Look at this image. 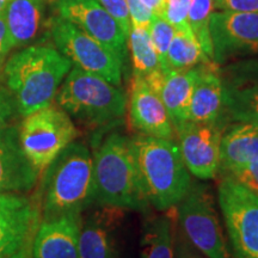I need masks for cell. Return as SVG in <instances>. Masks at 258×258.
Segmentation results:
<instances>
[{
  "mask_svg": "<svg viewBox=\"0 0 258 258\" xmlns=\"http://www.w3.org/2000/svg\"><path fill=\"white\" fill-rule=\"evenodd\" d=\"M72 67L55 47L47 44H31L10 56L3 66V78L19 116L50 105Z\"/></svg>",
  "mask_w": 258,
  "mask_h": 258,
  "instance_id": "6da1fadb",
  "label": "cell"
},
{
  "mask_svg": "<svg viewBox=\"0 0 258 258\" xmlns=\"http://www.w3.org/2000/svg\"><path fill=\"white\" fill-rule=\"evenodd\" d=\"M41 176L36 200L42 220L82 214L95 202L93 158L83 143L69 145Z\"/></svg>",
  "mask_w": 258,
  "mask_h": 258,
  "instance_id": "7a4b0ae2",
  "label": "cell"
},
{
  "mask_svg": "<svg viewBox=\"0 0 258 258\" xmlns=\"http://www.w3.org/2000/svg\"><path fill=\"white\" fill-rule=\"evenodd\" d=\"M129 141L148 205L160 212L178 205L191 184L178 145L170 139L140 133Z\"/></svg>",
  "mask_w": 258,
  "mask_h": 258,
  "instance_id": "3957f363",
  "label": "cell"
},
{
  "mask_svg": "<svg viewBox=\"0 0 258 258\" xmlns=\"http://www.w3.org/2000/svg\"><path fill=\"white\" fill-rule=\"evenodd\" d=\"M95 202L115 209L141 211L148 206L127 137L108 134L93 153Z\"/></svg>",
  "mask_w": 258,
  "mask_h": 258,
  "instance_id": "277c9868",
  "label": "cell"
},
{
  "mask_svg": "<svg viewBox=\"0 0 258 258\" xmlns=\"http://www.w3.org/2000/svg\"><path fill=\"white\" fill-rule=\"evenodd\" d=\"M55 99L70 116L91 127L117 124L127 108V98L118 86L78 67L71 69Z\"/></svg>",
  "mask_w": 258,
  "mask_h": 258,
  "instance_id": "5b68a950",
  "label": "cell"
},
{
  "mask_svg": "<svg viewBox=\"0 0 258 258\" xmlns=\"http://www.w3.org/2000/svg\"><path fill=\"white\" fill-rule=\"evenodd\" d=\"M18 131L25 156L40 176L78 137L71 116L53 104L25 116Z\"/></svg>",
  "mask_w": 258,
  "mask_h": 258,
  "instance_id": "8992f818",
  "label": "cell"
},
{
  "mask_svg": "<svg viewBox=\"0 0 258 258\" xmlns=\"http://www.w3.org/2000/svg\"><path fill=\"white\" fill-rule=\"evenodd\" d=\"M177 217L180 231L200 252L208 258H233L207 185L191 182L177 205Z\"/></svg>",
  "mask_w": 258,
  "mask_h": 258,
  "instance_id": "52a82bcc",
  "label": "cell"
},
{
  "mask_svg": "<svg viewBox=\"0 0 258 258\" xmlns=\"http://www.w3.org/2000/svg\"><path fill=\"white\" fill-rule=\"evenodd\" d=\"M48 34L73 67L97 74L116 86L121 85L123 63L101 42L57 15L48 22Z\"/></svg>",
  "mask_w": 258,
  "mask_h": 258,
  "instance_id": "ba28073f",
  "label": "cell"
},
{
  "mask_svg": "<svg viewBox=\"0 0 258 258\" xmlns=\"http://www.w3.org/2000/svg\"><path fill=\"white\" fill-rule=\"evenodd\" d=\"M218 202L233 258H258V195L224 176L218 188Z\"/></svg>",
  "mask_w": 258,
  "mask_h": 258,
  "instance_id": "9c48e42d",
  "label": "cell"
},
{
  "mask_svg": "<svg viewBox=\"0 0 258 258\" xmlns=\"http://www.w3.org/2000/svg\"><path fill=\"white\" fill-rule=\"evenodd\" d=\"M53 9L57 16L101 42L124 66L128 55L127 34L97 0H53Z\"/></svg>",
  "mask_w": 258,
  "mask_h": 258,
  "instance_id": "30bf717a",
  "label": "cell"
},
{
  "mask_svg": "<svg viewBox=\"0 0 258 258\" xmlns=\"http://www.w3.org/2000/svg\"><path fill=\"white\" fill-rule=\"evenodd\" d=\"M42 220L36 198L0 195V258H10L32 247Z\"/></svg>",
  "mask_w": 258,
  "mask_h": 258,
  "instance_id": "8fae6325",
  "label": "cell"
},
{
  "mask_svg": "<svg viewBox=\"0 0 258 258\" xmlns=\"http://www.w3.org/2000/svg\"><path fill=\"white\" fill-rule=\"evenodd\" d=\"M209 31L215 64L238 55L258 54V14L217 10L212 14Z\"/></svg>",
  "mask_w": 258,
  "mask_h": 258,
  "instance_id": "7c38bea8",
  "label": "cell"
},
{
  "mask_svg": "<svg viewBox=\"0 0 258 258\" xmlns=\"http://www.w3.org/2000/svg\"><path fill=\"white\" fill-rule=\"evenodd\" d=\"M186 169L199 179H212L220 170L222 125L186 121L175 128Z\"/></svg>",
  "mask_w": 258,
  "mask_h": 258,
  "instance_id": "4fadbf2b",
  "label": "cell"
},
{
  "mask_svg": "<svg viewBox=\"0 0 258 258\" xmlns=\"http://www.w3.org/2000/svg\"><path fill=\"white\" fill-rule=\"evenodd\" d=\"M128 109L131 125L139 133L172 140L175 131L169 112L144 77L133 76Z\"/></svg>",
  "mask_w": 258,
  "mask_h": 258,
  "instance_id": "5bb4252c",
  "label": "cell"
},
{
  "mask_svg": "<svg viewBox=\"0 0 258 258\" xmlns=\"http://www.w3.org/2000/svg\"><path fill=\"white\" fill-rule=\"evenodd\" d=\"M38 176L22 148L17 125L0 131V195L30 191Z\"/></svg>",
  "mask_w": 258,
  "mask_h": 258,
  "instance_id": "9a60e30c",
  "label": "cell"
},
{
  "mask_svg": "<svg viewBox=\"0 0 258 258\" xmlns=\"http://www.w3.org/2000/svg\"><path fill=\"white\" fill-rule=\"evenodd\" d=\"M82 214L41 220L32 243V258H79Z\"/></svg>",
  "mask_w": 258,
  "mask_h": 258,
  "instance_id": "2e32d148",
  "label": "cell"
},
{
  "mask_svg": "<svg viewBox=\"0 0 258 258\" xmlns=\"http://www.w3.org/2000/svg\"><path fill=\"white\" fill-rule=\"evenodd\" d=\"M49 0H10L4 12L12 48L43 42Z\"/></svg>",
  "mask_w": 258,
  "mask_h": 258,
  "instance_id": "e0dca14e",
  "label": "cell"
},
{
  "mask_svg": "<svg viewBox=\"0 0 258 258\" xmlns=\"http://www.w3.org/2000/svg\"><path fill=\"white\" fill-rule=\"evenodd\" d=\"M225 114L224 84L213 62L200 64L189 106L188 121L222 125Z\"/></svg>",
  "mask_w": 258,
  "mask_h": 258,
  "instance_id": "ac0fdd59",
  "label": "cell"
},
{
  "mask_svg": "<svg viewBox=\"0 0 258 258\" xmlns=\"http://www.w3.org/2000/svg\"><path fill=\"white\" fill-rule=\"evenodd\" d=\"M222 84L225 114L235 122L258 125V78L250 66L231 71L227 78H222Z\"/></svg>",
  "mask_w": 258,
  "mask_h": 258,
  "instance_id": "d6986e66",
  "label": "cell"
},
{
  "mask_svg": "<svg viewBox=\"0 0 258 258\" xmlns=\"http://www.w3.org/2000/svg\"><path fill=\"white\" fill-rule=\"evenodd\" d=\"M258 159V125L235 122L222 132L220 170L230 175Z\"/></svg>",
  "mask_w": 258,
  "mask_h": 258,
  "instance_id": "ffe728a7",
  "label": "cell"
},
{
  "mask_svg": "<svg viewBox=\"0 0 258 258\" xmlns=\"http://www.w3.org/2000/svg\"><path fill=\"white\" fill-rule=\"evenodd\" d=\"M198 76L199 66L189 70L164 72L163 82L157 93L165 105L175 128L188 121L190 101Z\"/></svg>",
  "mask_w": 258,
  "mask_h": 258,
  "instance_id": "44dd1931",
  "label": "cell"
},
{
  "mask_svg": "<svg viewBox=\"0 0 258 258\" xmlns=\"http://www.w3.org/2000/svg\"><path fill=\"white\" fill-rule=\"evenodd\" d=\"M111 219L108 214H93L82 222L79 234V258H115Z\"/></svg>",
  "mask_w": 258,
  "mask_h": 258,
  "instance_id": "7402d4cb",
  "label": "cell"
},
{
  "mask_svg": "<svg viewBox=\"0 0 258 258\" xmlns=\"http://www.w3.org/2000/svg\"><path fill=\"white\" fill-rule=\"evenodd\" d=\"M209 62L213 61L203 51L192 31L176 30L167 49L166 69L163 72L189 70Z\"/></svg>",
  "mask_w": 258,
  "mask_h": 258,
  "instance_id": "603a6c76",
  "label": "cell"
},
{
  "mask_svg": "<svg viewBox=\"0 0 258 258\" xmlns=\"http://www.w3.org/2000/svg\"><path fill=\"white\" fill-rule=\"evenodd\" d=\"M141 258H175V234L169 215L147 221L141 239Z\"/></svg>",
  "mask_w": 258,
  "mask_h": 258,
  "instance_id": "cb8c5ba5",
  "label": "cell"
},
{
  "mask_svg": "<svg viewBox=\"0 0 258 258\" xmlns=\"http://www.w3.org/2000/svg\"><path fill=\"white\" fill-rule=\"evenodd\" d=\"M128 51L135 76L146 77L160 69L159 61L151 40L150 28L132 27L128 34Z\"/></svg>",
  "mask_w": 258,
  "mask_h": 258,
  "instance_id": "d4e9b609",
  "label": "cell"
},
{
  "mask_svg": "<svg viewBox=\"0 0 258 258\" xmlns=\"http://www.w3.org/2000/svg\"><path fill=\"white\" fill-rule=\"evenodd\" d=\"M214 12L213 0H191L188 22L192 34L198 38L203 51L213 61V44L209 31L212 14Z\"/></svg>",
  "mask_w": 258,
  "mask_h": 258,
  "instance_id": "484cf974",
  "label": "cell"
},
{
  "mask_svg": "<svg viewBox=\"0 0 258 258\" xmlns=\"http://www.w3.org/2000/svg\"><path fill=\"white\" fill-rule=\"evenodd\" d=\"M175 32L176 29L163 16H154L150 25V35L161 71H165L166 69L167 49H169Z\"/></svg>",
  "mask_w": 258,
  "mask_h": 258,
  "instance_id": "4316f807",
  "label": "cell"
},
{
  "mask_svg": "<svg viewBox=\"0 0 258 258\" xmlns=\"http://www.w3.org/2000/svg\"><path fill=\"white\" fill-rule=\"evenodd\" d=\"M191 0H166L163 17L176 30L191 31L188 22V15Z\"/></svg>",
  "mask_w": 258,
  "mask_h": 258,
  "instance_id": "83f0119b",
  "label": "cell"
},
{
  "mask_svg": "<svg viewBox=\"0 0 258 258\" xmlns=\"http://www.w3.org/2000/svg\"><path fill=\"white\" fill-rule=\"evenodd\" d=\"M17 116L19 114L14 96L5 84L0 83V131L11 125Z\"/></svg>",
  "mask_w": 258,
  "mask_h": 258,
  "instance_id": "f1b7e54d",
  "label": "cell"
},
{
  "mask_svg": "<svg viewBox=\"0 0 258 258\" xmlns=\"http://www.w3.org/2000/svg\"><path fill=\"white\" fill-rule=\"evenodd\" d=\"M97 2L117 21V23L121 25L128 36L132 24L125 0H97Z\"/></svg>",
  "mask_w": 258,
  "mask_h": 258,
  "instance_id": "f546056e",
  "label": "cell"
},
{
  "mask_svg": "<svg viewBox=\"0 0 258 258\" xmlns=\"http://www.w3.org/2000/svg\"><path fill=\"white\" fill-rule=\"evenodd\" d=\"M230 176L245 188H247L250 191L258 195V159L250 163L249 165L241 167V169L234 171V172L230 173Z\"/></svg>",
  "mask_w": 258,
  "mask_h": 258,
  "instance_id": "4dcf8cb0",
  "label": "cell"
},
{
  "mask_svg": "<svg viewBox=\"0 0 258 258\" xmlns=\"http://www.w3.org/2000/svg\"><path fill=\"white\" fill-rule=\"evenodd\" d=\"M125 4L128 8L132 27L150 28L154 15L141 3V0H125Z\"/></svg>",
  "mask_w": 258,
  "mask_h": 258,
  "instance_id": "1f68e13d",
  "label": "cell"
},
{
  "mask_svg": "<svg viewBox=\"0 0 258 258\" xmlns=\"http://www.w3.org/2000/svg\"><path fill=\"white\" fill-rule=\"evenodd\" d=\"M218 11L258 14V0H213Z\"/></svg>",
  "mask_w": 258,
  "mask_h": 258,
  "instance_id": "d6a6232c",
  "label": "cell"
},
{
  "mask_svg": "<svg viewBox=\"0 0 258 258\" xmlns=\"http://www.w3.org/2000/svg\"><path fill=\"white\" fill-rule=\"evenodd\" d=\"M175 258H208L202 252L192 246V244L186 239L183 232L178 228V233L175 239Z\"/></svg>",
  "mask_w": 258,
  "mask_h": 258,
  "instance_id": "836d02e7",
  "label": "cell"
},
{
  "mask_svg": "<svg viewBox=\"0 0 258 258\" xmlns=\"http://www.w3.org/2000/svg\"><path fill=\"white\" fill-rule=\"evenodd\" d=\"M11 40H10V34L6 25L4 15L0 16V69L3 67V63L8 57L10 50H12Z\"/></svg>",
  "mask_w": 258,
  "mask_h": 258,
  "instance_id": "e575fe53",
  "label": "cell"
},
{
  "mask_svg": "<svg viewBox=\"0 0 258 258\" xmlns=\"http://www.w3.org/2000/svg\"><path fill=\"white\" fill-rule=\"evenodd\" d=\"M166 0H141V3L150 10L154 16H163Z\"/></svg>",
  "mask_w": 258,
  "mask_h": 258,
  "instance_id": "d590c367",
  "label": "cell"
},
{
  "mask_svg": "<svg viewBox=\"0 0 258 258\" xmlns=\"http://www.w3.org/2000/svg\"><path fill=\"white\" fill-rule=\"evenodd\" d=\"M10 258H32V247H29V249L21 251V252L16 253L15 256H12Z\"/></svg>",
  "mask_w": 258,
  "mask_h": 258,
  "instance_id": "8d00e7d4",
  "label": "cell"
},
{
  "mask_svg": "<svg viewBox=\"0 0 258 258\" xmlns=\"http://www.w3.org/2000/svg\"><path fill=\"white\" fill-rule=\"evenodd\" d=\"M10 3V0H0V16L4 15L5 12V9L8 4Z\"/></svg>",
  "mask_w": 258,
  "mask_h": 258,
  "instance_id": "74e56055",
  "label": "cell"
},
{
  "mask_svg": "<svg viewBox=\"0 0 258 258\" xmlns=\"http://www.w3.org/2000/svg\"><path fill=\"white\" fill-rule=\"evenodd\" d=\"M0 70H2V69H0Z\"/></svg>",
  "mask_w": 258,
  "mask_h": 258,
  "instance_id": "f35d334b",
  "label": "cell"
}]
</instances>
